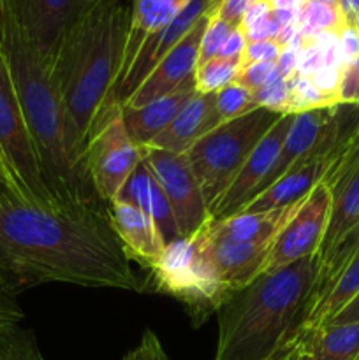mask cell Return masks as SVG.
<instances>
[{
  "mask_svg": "<svg viewBox=\"0 0 359 360\" xmlns=\"http://www.w3.org/2000/svg\"><path fill=\"white\" fill-rule=\"evenodd\" d=\"M46 283L148 292L116 238L104 202L35 206L0 200V287L18 295Z\"/></svg>",
  "mask_w": 359,
  "mask_h": 360,
  "instance_id": "cell-1",
  "label": "cell"
},
{
  "mask_svg": "<svg viewBox=\"0 0 359 360\" xmlns=\"http://www.w3.org/2000/svg\"><path fill=\"white\" fill-rule=\"evenodd\" d=\"M129 27V4L97 0L63 35L49 65L62 108L67 153L83 172L88 137L122 72Z\"/></svg>",
  "mask_w": 359,
  "mask_h": 360,
  "instance_id": "cell-2",
  "label": "cell"
},
{
  "mask_svg": "<svg viewBox=\"0 0 359 360\" xmlns=\"http://www.w3.org/2000/svg\"><path fill=\"white\" fill-rule=\"evenodd\" d=\"M320 257L263 273L232 290L217 309L213 360H287L301 348Z\"/></svg>",
  "mask_w": 359,
  "mask_h": 360,
  "instance_id": "cell-3",
  "label": "cell"
},
{
  "mask_svg": "<svg viewBox=\"0 0 359 360\" xmlns=\"http://www.w3.org/2000/svg\"><path fill=\"white\" fill-rule=\"evenodd\" d=\"M0 51L49 192L62 204L101 202L90 176L80 171L67 153L62 108L49 65L2 0Z\"/></svg>",
  "mask_w": 359,
  "mask_h": 360,
  "instance_id": "cell-4",
  "label": "cell"
},
{
  "mask_svg": "<svg viewBox=\"0 0 359 360\" xmlns=\"http://www.w3.org/2000/svg\"><path fill=\"white\" fill-rule=\"evenodd\" d=\"M280 116V112L257 108L218 125L187 151V158L203 190L208 210L211 211L217 204L246 158Z\"/></svg>",
  "mask_w": 359,
  "mask_h": 360,
  "instance_id": "cell-5",
  "label": "cell"
},
{
  "mask_svg": "<svg viewBox=\"0 0 359 360\" xmlns=\"http://www.w3.org/2000/svg\"><path fill=\"white\" fill-rule=\"evenodd\" d=\"M150 273L151 288L182 302L194 326H201L206 316L217 313L229 295L215 276L197 234L168 243L164 255Z\"/></svg>",
  "mask_w": 359,
  "mask_h": 360,
  "instance_id": "cell-6",
  "label": "cell"
},
{
  "mask_svg": "<svg viewBox=\"0 0 359 360\" xmlns=\"http://www.w3.org/2000/svg\"><path fill=\"white\" fill-rule=\"evenodd\" d=\"M0 164L21 199L35 206L62 204L53 197L42 176L32 136L14 94L6 60L0 51Z\"/></svg>",
  "mask_w": 359,
  "mask_h": 360,
  "instance_id": "cell-7",
  "label": "cell"
},
{
  "mask_svg": "<svg viewBox=\"0 0 359 360\" xmlns=\"http://www.w3.org/2000/svg\"><path fill=\"white\" fill-rule=\"evenodd\" d=\"M115 105L92 129L84 151V165L99 200L104 204L118 199L123 186L143 160V146L130 139Z\"/></svg>",
  "mask_w": 359,
  "mask_h": 360,
  "instance_id": "cell-8",
  "label": "cell"
},
{
  "mask_svg": "<svg viewBox=\"0 0 359 360\" xmlns=\"http://www.w3.org/2000/svg\"><path fill=\"white\" fill-rule=\"evenodd\" d=\"M143 158L168 199L180 239L196 236L211 217L187 153L143 146Z\"/></svg>",
  "mask_w": 359,
  "mask_h": 360,
  "instance_id": "cell-9",
  "label": "cell"
},
{
  "mask_svg": "<svg viewBox=\"0 0 359 360\" xmlns=\"http://www.w3.org/2000/svg\"><path fill=\"white\" fill-rule=\"evenodd\" d=\"M331 206L333 197L329 188L324 183H319L306 195L294 217L278 232L263 273L277 271L296 260L319 253L329 221Z\"/></svg>",
  "mask_w": 359,
  "mask_h": 360,
  "instance_id": "cell-10",
  "label": "cell"
},
{
  "mask_svg": "<svg viewBox=\"0 0 359 360\" xmlns=\"http://www.w3.org/2000/svg\"><path fill=\"white\" fill-rule=\"evenodd\" d=\"M51 65L63 35L94 6L92 0H2Z\"/></svg>",
  "mask_w": 359,
  "mask_h": 360,
  "instance_id": "cell-11",
  "label": "cell"
},
{
  "mask_svg": "<svg viewBox=\"0 0 359 360\" xmlns=\"http://www.w3.org/2000/svg\"><path fill=\"white\" fill-rule=\"evenodd\" d=\"M215 0H190L185 7L182 9V13L168 25L162 32H158L157 35H153L151 39H148L144 42V46L141 48V51L137 53L136 60L130 65L129 72L123 77L122 83L111 91V95L106 101L104 108L99 112L97 120H95L94 127L101 122L106 116V112L111 108L118 105L122 108L127 101H129L130 95L139 88V84L146 79L148 74L155 69L158 62L189 34L194 28V25L201 20L203 14H206V11H210V7L213 6Z\"/></svg>",
  "mask_w": 359,
  "mask_h": 360,
  "instance_id": "cell-12",
  "label": "cell"
},
{
  "mask_svg": "<svg viewBox=\"0 0 359 360\" xmlns=\"http://www.w3.org/2000/svg\"><path fill=\"white\" fill-rule=\"evenodd\" d=\"M211 7L194 25L192 30L155 65V69L148 74L146 79L139 84V88L130 95L129 101L122 108L136 109L144 104H150L151 101H157V98L172 94L180 86H183L187 81L192 79L197 63H199L201 41H203V34L208 27V21H210Z\"/></svg>",
  "mask_w": 359,
  "mask_h": 360,
  "instance_id": "cell-13",
  "label": "cell"
},
{
  "mask_svg": "<svg viewBox=\"0 0 359 360\" xmlns=\"http://www.w3.org/2000/svg\"><path fill=\"white\" fill-rule=\"evenodd\" d=\"M296 115H282L280 120L270 129V132L260 139L256 150L252 151L243 167L232 179L231 185L227 186L220 199L217 200L210 211L211 220H222V218L232 217L238 213L248 200L253 199L257 193V188L260 186L263 179L266 178L270 169L273 167L275 158L287 137L289 129L294 122Z\"/></svg>",
  "mask_w": 359,
  "mask_h": 360,
  "instance_id": "cell-14",
  "label": "cell"
},
{
  "mask_svg": "<svg viewBox=\"0 0 359 360\" xmlns=\"http://www.w3.org/2000/svg\"><path fill=\"white\" fill-rule=\"evenodd\" d=\"M197 236L215 276L229 294L245 287L259 274H263L264 264L277 239L246 243L227 241V239L211 238L206 231V225L197 232Z\"/></svg>",
  "mask_w": 359,
  "mask_h": 360,
  "instance_id": "cell-15",
  "label": "cell"
},
{
  "mask_svg": "<svg viewBox=\"0 0 359 360\" xmlns=\"http://www.w3.org/2000/svg\"><path fill=\"white\" fill-rule=\"evenodd\" d=\"M106 211L129 259L137 260L143 267L151 269L165 250V239L157 224L139 207L123 199L106 204Z\"/></svg>",
  "mask_w": 359,
  "mask_h": 360,
  "instance_id": "cell-16",
  "label": "cell"
},
{
  "mask_svg": "<svg viewBox=\"0 0 359 360\" xmlns=\"http://www.w3.org/2000/svg\"><path fill=\"white\" fill-rule=\"evenodd\" d=\"M222 123L224 122L215 105V94H197L183 105L171 125L148 146L160 148L172 153H187L201 137Z\"/></svg>",
  "mask_w": 359,
  "mask_h": 360,
  "instance_id": "cell-17",
  "label": "cell"
},
{
  "mask_svg": "<svg viewBox=\"0 0 359 360\" xmlns=\"http://www.w3.org/2000/svg\"><path fill=\"white\" fill-rule=\"evenodd\" d=\"M196 95V81L192 77L176 91L157 98V101H151L150 104H144L136 109L122 108L120 115H122V122L129 132L130 139L137 146H148L155 137L160 136L171 125L176 115L183 109V105Z\"/></svg>",
  "mask_w": 359,
  "mask_h": 360,
  "instance_id": "cell-18",
  "label": "cell"
},
{
  "mask_svg": "<svg viewBox=\"0 0 359 360\" xmlns=\"http://www.w3.org/2000/svg\"><path fill=\"white\" fill-rule=\"evenodd\" d=\"M190 0H129L130 6V27L127 37L125 55H123L122 72L115 88L123 81L130 65L136 60L137 53L148 39L164 30ZM113 88V90H115Z\"/></svg>",
  "mask_w": 359,
  "mask_h": 360,
  "instance_id": "cell-19",
  "label": "cell"
},
{
  "mask_svg": "<svg viewBox=\"0 0 359 360\" xmlns=\"http://www.w3.org/2000/svg\"><path fill=\"white\" fill-rule=\"evenodd\" d=\"M306 199V197H305ZM280 207V210L263 211V213H236L222 220H210L206 231L211 238L227 239V241H263L275 239L278 232L287 225L301 207L303 200Z\"/></svg>",
  "mask_w": 359,
  "mask_h": 360,
  "instance_id": "cell-20",
  "label": "cell"
},
{
  "mask_svg": "<svg viewBox=\"0 0 359 360\" xmlns=\"http://www.w3.org/2000/svg\"><path fill=\"white\" fill-rule=\"evenodd\" d=\"M118 199L127 200V202L139 207L143 213H146L157 224V227L160 229L162 236L165 239V245L180 239L178 229H176L175 224V217H172V211L169 207L168 199H165L164 192L158 186V183L155 181L153 174H151L150 167H148L144 158L139 162L136 171L132 172L127 185L123 186Z\"/></svg>",
  "mask_w": 359,
  "mask_h": 360,
  "instance_id": "cell-21",
  "label": "cell"
},
{
  "mask_svg": "<svg viewBox=\"0 0 359 360\" xmlns=\"http://www.w3.org/2000/svg\"><path fill=\"white\" fill-rule=\"evenodd\" d=\"M301 348L312 360H359V322L315 329L305 338Z\"/></svg>",
  "mask_w": 359,
  "mask_h": 360,
  "instance_id": "cell-22",
  "label": "cell"
},
{
  "mask_svg": "<svg viewBox=\"0 0 359 360\" xmlns=\"http://www.w3.org/2000/svg\"><path fill=\"white\" fill-rule=\"evenodd\" d=\"M329 221L319 248V257H326L341 236L359 220V171L354 172L336 192L333 193Z\"/></svg>",
  "mask_w": 359,
  "mask_h": 360,
  "instance_id": "cell-23",
  "label": "cell"
},
{
  "mask_svg": "<svg viewBox=\"0 0 359 360\" xmlns=\"http://www.w3.org/2000/svg\"><path fill=\"white\" fill-rule=\"evenodd\" d=\"M359 294V253L352 259V262L345 267L344 273L336 280L329 292L310 309L308 319L305 323V338L315 329L322 327L327 320L333 319L345 304L352 301ZM305 341V340H303Z\"/></svg>",
  "mask_w": 359,
  "mask_h": 360,
  "instance_id": "cell-24",
  "label": "cell"
},
{
  "mask_svg": "<svg viewBox=\"0 0 359 360\" xmlns=\"http://www.w3.org/2000/svg\"><path fill=\"white\" fill-rule=\"evenodd\" d=\"M359 253V220L341 236L340 241L329 250L326 257L320 259V267H319V276H317V285L315 292H313L312 304L310 309L327 294V292L333 288V285L336 283V280L340 278V274L344 273L345 267L352 262L355 255ZM308 313H306V319H308ZM305 340V338H303Z\"/></svg>",
  "mask_w": 359,
  "mask_h": 360,
  "instance_id": "cell-25",
  "label": "cell"
},
{
  "mask_svg": "<svg viewBox=\"0 0 359 360\" xmlns=\"http://www.w3.org/2000/svg\"><path fill=\"white\" fill-rule=\"evenodd\" d=\"M298 27L305 44L322 34H340L347 27L340 0H306L299 9Z\"/></svg>",
  "mask_w": 359,
  "mask_h": 360,
  "instance_id": "cell-26",
  "label": "cell"
},
{
  "mask_svg": "<svg viewBox=\"0 0 359 360\" xmlns=\"http://www.w3.org/2000/svg\"><path fill=\"white\" fill-rule=\"evenodd\" d=\"M239 69H241L239 60H225L218 56L201 63L194 74L197 94H217L227 84L234 83Z\"/></svg>",
  "mask_w": 359,
  "mask_h": 360,
  "instance_id": "cell-27",
  "label": "cell"
},
{
  "mask_svg": "<svg viewBox=\"0 0 359 360\" xmlns=\"http://www.w3.org/2000/svg\"><path fill=\"white\" fill-rule=\"evenodd\" d=\"M289 86H291L289 115H298V112L310 111V109L329 108V105L340 104L334 97L320 91L310 77L296 74L292 79H289Z\"/></svg>",
  "mask_w": 359,
  "mask_h": 360,
  "instance_id": "cell-28",
  "label": "cell"
},
{
  "mask_svg": "<svg viewBox=\"0 0 359 360\" xmlns=\"http://www.w3.org/2000/svg\"><path fill=\"white\" fill-rule=\"evenodd\" d=\"M0 360H44L34 330L16 326L0 334Z\"/></svg>",
  "mask_w": 359,
  "mask_h": 360,
  "instance_id": "cell-29",
  "label": "cell"
},
{
  "mask_svg": "<svg viewBox=\"0 0 359 360\" xmlns=\"http://www.w3.org/2000/svg\"><path fill=\"white\" fill-rule=\"evenodd\" d=\"M215 105H217V112L224 123L257 109L252 91L236 83L227 84L215 94Z\"/></svg>",
  "mask_w": 359,
  "mask_h": 360,
  "instance_id": "cell-30",
  "label": "cell"
},
{
  "mask_svg": "<svg viewBox=\"0 0 359 360\" xmlns=\"http://www.w3.org/2000/svg\"><path fill=\"white\" fill-rule=\"evenodd\" d=\"M253 102L257 108H266L270 111L287 115L289 112V101H291V86L287 79H282L277 76L270 83L264 84L259 90L252 91Z\"/></svg>",
  "mask_w": 359,
  "mask_h": 360,
  "instance_id": "cell-31",
  "label": "cell"
},
{
  "mask_svg": "<svg viewBox=\"0 0 359 360\" xmlns=\"http://www.w3.org/2000/svg\"><path fill=\"white\" fill-rule=\"evenodd\" d=\"M217 2V0H215ZM236 28H232L231 25H227L225 21H222L220 18L215 16V4L211 7L210 21H208V27L203 34V41H201V49H199V63L208 62V60L215 58L220 51V48L224 46V42L227 41L229 35L234 32Z\"/></svg>",
  "mask_w": 359,
  "mask_h": 360,
  "instance_id": "cell-32",
  "label": "cell"
},
{
  "mask_svg": "<svg viewBox=\"0 0 359 360\" xmlns=\"http://www.w3.org/2000/svg\"><path fill=\"white\" fill-rule=\"evenodd\" d=\"M277 76L278 72L275 62L248 63V65H241L234 83L246 88V90L256 91L259 90V88H263L264 84L270 83L271 79H275Z\"/></svg>",
  "mask_w": 359,
  "mask_h": 360,
  "instance_id": "cell-33",
  "label": "cell"
},
{
  "mask_svg": "<svg viewBox=\"0 0 359 360\" xmlns=\"http://www.w3.org/2000/svg\"><path fill=\"white\" fill-rule=\"evenodd\" d=\"M338 102L359 105V55L341 69L340 84H338Z\"/></svg>",
  "mask_w": 359,
  "mask_h": 360,
  "instance_id": "cell-34",
  "label": "cell"
},
{
  "mask_svg": "<svg viewBox=\"0 0 359 360\" xmlns=\"http://www.w3.org/2000/svg\"><path fill=\"white\" fill-rule=\"evenodd\" d=\"M25 311L18 302V295L0 287V334L23 322Z\"/></svg>",
  "mask_w": 359,
  "mask_h": 360,
  "instance_id": "cell-35",
  "label": "cell"
},
{
  "mask_svg": "<svg viewBox=\"0 0 359 360\" xmlns=\"http://www.w3.org/2000/svg\"><path fill=\"white\" fill-rule=\"evenodd\" d=\"M123 360H169L165 354L164 347H162L160 340L157 334L151 330H144L143 338H141L139 345L134 350L123 357Z\"/></svg>",
  "mask_w": 359,
  "mask_h": 360,
  "instance_id": "cell-36",
  "label": "cell"
},
{
  "mask_svg": "<svg viewBox=\"0 0 359 360\" xmlns=\"http://www.w3.org/2000/svg\"><path fill=\"white\" fill-rule=\"evenodd\" d=\"M280 53H282V48L275 41L246 42L241 65H248V63H259V62H277Z\"/></svg>",
  "mask_w": 359,
  "mask_h": 360,
  "instance_id": "cell-37",
  "label": "cell"
},
{
  "mask_svg": "<svg viewBox=\"0 0 359 360\" xmlns=\"http://www.w3.org/2000/svg\"><path fill=\"white\" fill-rule=\"evenodd\" d=\"M253 0H217L215 2V16L231 25L232 28H239Z\"/></svg>",
  "mask_w": 359,
  "mask_h": 360,
  "instance_id": "cell-38",
  "label": "cell"
},
{
  "mask_svg": "<svg viewBox=\"0 0 359 360\" xmlns=\"http://www.w3.org/2000/svg\"><path fill=\"white\" fill-rule=\"evenodd\" d=\"M278 30H280V27H278L277 21L273 20L271 13L267 14V16L260 18V20L256 21V23H252L250 27L243 28V32H245V35H246V41L248 42L273 41V39L277 37Z\"/></svg>",
  "mask_w": 359,
  "mask_h": 360,
  "instance_id": "cell-39",
  "label": "cell"
},
{
  "mask_svg": "<svg viewBox=\"0 0 359 360\" xmlns=\"http://www.w3.org/2000/svg\"><path fill=\"white\" fill-rule=\"evenodd\" d=\"M246 35L243 32V28H236L231 35H229L227 41L224 42V46L218 51V58H225V60H243V53H245L246 48Z\"/></svg>",
  "mask_w": 359,
  "mask_h": 360,
  "instance_id": "cell-40",
  "label": "cell"
},
{
  "mask_svg": "<svg viewBox=\"0 0 359 360\" xmlns=\"http://www.w3.org/2000/svg\"><path fill=\"white\" fill-rule=\"evenodd\" d=\"M299 53H301V49L294 48V46H289V48L282 49L280 56H278V60L275 62V65H277V72L282 79L289 81L298 74Z\"/></svg>",
  "mask_w": 359,
  "mask_h": 360,
  "instance_id": "cell-41",
  "label": "cell"
},
{
  "mask_svg": "<svg viewBox=\"0 0 359 360\" xmlns=\"http://www.w3.org/2000/svg\"><path fill=\"white\" fill-rule=\"evenodd\" d=\"M351 322H359V294L355 295V297L352 299L348 304H345V308L340 309V311H338L333 319L327 320L324 326H334V323H351Z\"/></svg>",
  "mask_w": 359,
  "mask_h": 360,
  "instance_id": "cell-42",
  "label": "cell"
},
{
  "mask_svg": "<svg viewBox=\"0 0 359 360\" xmlns=\"http://www.w3.org/2000/svg\"><path fill=\"white\" fill-rule=\"evenodd\" d=\"M271 2H266V0H253L252 4H250L248 11L245 13V18H243V23H241V28H246L250 27L252 23H256V21H259L260 18L267 16V14L271 13Z\"/></svg>",
  "mask_w": 359,
  "mask_h": 360,
  "instance_id": "cell-43",
  "label": "cell"
},
{
  "mask_svg": "<svg viewBox=\"0 0 359 360\" xmlns=\"http://www.w3.org/2000/svg\"><path fill=\"white\" fill-rule=\"evenodd\" d=\"M20 197V193L16 192V188L13 186V183H11L9 176L6 174V171L2 169V165H0V200L2 199H7V197Z\"/></svg>",
  "mask_w": 359,
  "mask_h": 360,
  "instance_id": "cell-44",
  "label": "cell"
},
{
  "mask_svg": "<svg viewBox=\"0 0 359 360\" xmlns=\"http://www.w3.org/2000/svg\"><path fill=\"white\" fill-rule=\"evenodd\" d=\"M340 7L345 20H347V25H352V20L359 13V0H340Z\"/></svg>",
  "mask_w": 359,
  "mask_h": 360,
  "instance_id": "cell-45",
  "label": "cell"
},
{
  "mask_svg": "<svg viewBox=\"0 0 359 360\" xmlns=\"http://www.w3.org/2000/svg\"><path fill=\"white\" fill-rule=\"evenodd\" d=\"M273 9H301L306 0H270Z\"/></svg>",
  "mask_w": 359,
  "mask_h": 360,
  "instance_id": "cell-46",
  "label": "cell"
},
{
  "mask_svg": "<svg viewBox=\"0 0 359 360\" xmlns=\"http://www.w3.org/2000/svg\"><path fill=\"white\" fill-rule=\"evenodd\" d=\"M287 360H312V357H310V354H306V352L303 350V348H299V350L296 352V354L292 355L291 359H287Z\"/></svg>",
  "mask_w": 359,
  "mask_h": 360,
  "instance_id": "cell-47",
  "label": "cell"
},
{
  "mask_svg": "<svg viewBox=\"0 0 359 360\" xmlns=\"http://www.w3.org/2000/svg\"><path fill=\"white\" fill-rule=\"evenodd\" d=\"M352 25H354V27L358 28V32H359V13L355 14V16H354V20H352Z\"/></svg>",
  "mask_w": 359,
  "mask_h": 360,
  "instance_id": "cell-48",
  "label": "cell"
},
{
  "mask_svg": "<svg viewBox=\"0 0 359 360\" xmlns=\"http://www.w3.org/2000/svg\"><path fill=\"white\" fill-rule=\"evenodd\" d=\"M92 2H97V0H92Z\"/></svg>",
  "mask_w": 359,
  "mask_h": 360,
  "instance_id": "cell-49",
  "label": "cell"
},
{
  "mask_svg": "<svg viewBox=\"0 0 359 360\" xmlns=\"http://www.w3.org/2000/svg\"><path fill=\"white\" fill-rule=\"evenodd\" d=\"M266 2H270V0H266Z\"/></svg>",
  "mask_w": 359,
  "mask_h": 360,
  "instance_id": "cell-50",
  "label": "cell"
},
{
  "mask_svg": "<svg viewBox=\"0 0 359 360\" xmlns=\"http://www.w3.org/2000/svg\"><path fill=\"white\" fill-rule=\"evenodd\" d=\"M0 165H2V164H0ZM2 169H4V167H2Z\"/></svg>",
  "mask_w": 359,
  "mask_h": 360,
  "instance_id": "cell-51",
  "label": "cell"
}]
</instances>
